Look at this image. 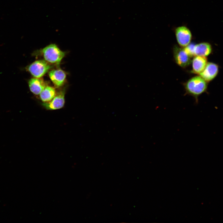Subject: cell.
I'll return each mask as SVG.
<instances>
[{"label": "cell", "mask_w": 223, "mask_h": 223, "mask_svg": "<svg viewBox=\"0 0 223 223\" xmlns=\"http://www.w3.org/2000/svg\"><path fill=\"white\" fill-rule=\"evenodd\" d=\"M28 85L30 91L36 95L40 94L47 85L43 79L36 77L30 79L28 81Z\"/></svg>", "instance_id": "cell-9"}, {"label": "cell", "mask_w": 223, "mask_h": 223, "mask_svg": "<svg viewBox=\"0 0 223 223\" xmlns=\"http://www.w3.org/2000/svg\"><path fill=\"white\" fill-rule=\"evenodd\" d=\"M207 87L206 81L200 76L191 78L184 84L186 94L193 97L196 104L198 103L199 97L206 91Z\"/></svg>", "instance_id": "cell-1"}, {"label": "cell", "mask_w": 223, "mask_h": 223, "mask_svg": "<svg viewBox=\"0 0 223 223\" xmlns=\"http://www.w3.org/2000/svg\"><path fill=\"white\" fill-rule=\"evenodd\" d=\"M56 94L54 88L46 85L40 94V98L43 102H48L53 98Z\"/></svg>", "instance_id": "cell-12"}, {"label": "cell", "mask_w": 223, "mask_h": 223, "mask_svg": "<svg viewBox=\"0 0 223 223\" xmlns=\"http://www.w3.org/2000/svg\"><path fill=\"white\" fill-rule=\"evenodd\" d=\"M212 49L211 45L207 42H202L195 45L194 48L195 56L206 57L211 53Z\"/></svg>", "instance_id": "cell-11"}, {"label": "cell", "mask_w": 223, "mask_h": 223, "mask_svg": "<svg viewBox=\"0 0 223 223\" xmlns=\"http://www.w3.org/2000/svg\"><path fill=\"white\" fill-rule=\"evenodd\" d=\"M192 71L193 73L199 74L204 69L207 63L206 57L196 56L192 61Z\"/></svg>", "instance_id": "cell-10"}, {"label": "cell", "mask_w": 223, "mask_h": 223, "mask_svg": "<svg viewBox=\"0 0 223 223\" xmlns=\"http://www.w3.org/2000/svg\"><path fill=\"white\" fill-rule=\"evenodd\" d=\"M177 42L182 47H185L190 43L192 35L190 30L186 26H181L177 27L175 30Z\"/></svg>", "instance_id": "cell-4"}, {"label": "cell", "mask_w": 223, "mask_h": 223, "mask_svg": "<svg viewBox=\"0 0 223 223\" xmlns=\"http://www.w3.org/2000/svg\"><path fill=\"white\" fill-rule=\"evenodd\" d=\"M49 75L52 82L57 87L63 85L66 77L65 73L60 69L51 70L49 72Z\"/></svg>", "instance_id": "cell-8"}, {"label": "cell", "mask_w": 223, "mask_h": 223, "mask_svg": "<svg viewBox=\"0 0 223 223\" xmlns=\"http://www.w3.org/2000/svg\"><path fill=\"white\" fill-rule=\"evenodd\" d=\"M40 53L45 60L50 64H59L65 56V52L61 50L55 44L48 45L41 50Z\"/></svg>", "instance_id": "cell-2"}, {"label": "cell", "mask_w": 223, "mask_h": 223, "mask_svg": "<svg viewBox=\"0 0 223 223\" xmlns=\"http://www.w3.org/2000/svg\"><path fill=\"white\" fill-rule=\"evenodd\" d=\"M173 53L176 63L181 67L183 68L187 67L191 62V56L184 48L175 46L173 48Z\"/></svg>", "instance_id": "cell-5"}, {"label": "cell", "mask_w": 223, "mask_h": 223, "mask_svg": "<svg viewBox=\"0 0 223 223\" xmlns=\"http://www.w3.org/2000/svg\"><path fill=\"white\" fill-rule=\"evenodd\" d=\"M217 65L212 63H207L204 70L199 74L206 81H209L214 79L218 72Z\"/></svg>", "instance_id": "cell-7"}, {"label": "cell", "mask_w": 223, "mask_h": 223, "mask_svg": "<svg viewBox=\"0 0 223 223\" xmlns=\"http://www.w3.org/2000/svg\"><path fill=\"white\" fill-rule=\"evenodd\" d=\"M65 91L64 89L59 90L53 98L48 102H43L41 103L42 106L46 109L50 110H54L63 108L65 104Z\"/></svg>", "instance_id": "cell-6"}, {"label": "cell", "mask_w": 223, "mask_h": 223, "mask_svg": "<svg viewBox=\"0 0 223 223\" xmlns=\"http://www.w3.org/2000/svg\"><path fill=\"white\" fill-rule=\"evenodd\" d=\"M195 44L194 43L189 44L184 48L186 52L191 57L194 55V48Z\"/></svg>", "instance_id": "cell-13"}, {"label": "cell", "mask_w": 223, "mask_h": 223, "mask_svg": "<svg viewBox=\"0 0 223 223\" xmlns=\"http://www.w3.org/2000/svg\"><path fill=\"white\" fill-rule=\"evenodd\" d=\"M52 67L45 60H38L28 66L26 69L34 77L41 78Z\"/></svg>", "instance_id": "cell-3"}]
</instances>
